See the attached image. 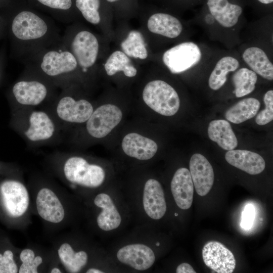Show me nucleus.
I'll return each mask as SVG.
<instances>
[{
  "label": "nucleus",
  "instance_id": "nucleus-1",
  "mask_svg": "<svg viewBox=\"0 0 273 273\" xmlns=\"http://www.w3.org/2000/svg\"><path fill=\"white\" fill-rule=\"evenodd\" d=\"M6 15V34L12 55L24 63L41 49L62 39L55 23L33 10L21 8Z\"/></svg>",
  "mask_w": 273,
  "mask_h": 273
},
{
  "label": "nucleus",
  "instance_id": "nucleus-2",
  "mask_svg": "<svg viewBox=\"0 0 273 273\" xmlns=\"http://www.w3.org/2000/svg\"><path fill=\"white\" fill-rule=\"evenodd\" d=\"M12 124L30 147L58 143L64 130L46 108L14 109Z\"/></svg>",
  "mask_w": 273,
  "mask_h": 273
},
{
  "label": "nucleus",
  "instance_id": "nucleus-3",
  "mask_svg": "<svg viewBox=\"0 0 273 273\" xmlns=\"http://www.w3.org/2000/svg\"><path fill=\"white\" fill-rule=\"evenodd\" d=\"M27 67L49 80L60 89L73 84L79 72L76 59L61 41L32 56L25 62Z\"/></svg>",
  "mask_w": 273,
  "mask_h": 273
},
{
  "label": "nucleus",
  "instance_id": "nucleus-4",
  "mask_svg": "<svg viewBox=\"0 0 273 273\" xmlns=\"http://www.w3.org/2000/svg\"><path fill=\"white\" fill-rule=\"evenodd\" d=\"M58 89L49 80L26 67L10 88L9 96L14 109L44 108L56 98Z\"/></svg>",
  "mask_w": 273,
  "mask_h": 273
},
{
  "label": "nucleus",
  "instance_id": "nucleus-5",
  "mask_svg": "<svg viewBox=\"0 0 273 273\" xmlns=\"http://www.w3.org/2000/svg\"><path fill=\"white\" fill-rule=\"evenodd\" d=\"M50 160L60 177L71 186L93 189L105 180L104 169L83 157L57 152L51 155Z\"/></svg>",
  "mask_w": 273,
  "mask_h": 273
},
{
  "label": "nucleus",
  "instance_id": "nucleus-6",
  "mask_svg": "<svg viewBox=\"0 0 273 273\" xmlns=\"http://www.w3.org/2000/svg\"><path fill=\"white\" fill-rule=\"evenodd\" d=\"M73 84L60 89L55 100L47 107L63 130L69 125L84 123L94 109L84 98L77 99L73 93Z\"/></svg>",
  "mask_w": 273,
  "mask_h": 273
},
{
  "label": "nucleus",
  "instance_id": "nucleus-7",
  "mask_svg": "<svg viewBox=\"0 0 273 273\" xmlns=\"http://www.w3.org/2000/svg\"><path fill=\"white\" fill-rule=\"evenodd\" d=\"M62 41L76 59L79 72L87 74L98 57L100 46L97 37L87 30L71 27L66 29Z\"/></svg>",
  "mask_w": 273,
  "mask_h": 273
},
{
  "label": "nucleus",
  "instance_id": "nucleus-8",
  "mask_svg": "<svg viewBox=\"0 0 273 273\" xmlns=\"http://www.w3.org/2000/svg\"><path fill=\"white\" fill-rule=\"evenodd\" d=\"M209 13L205 16V26L210 30L214 29L216 36L222 39V35L235 34L238 32L242 22L243 8L229 0H207Z\"/></svg>",
  "mask_w": 273,
  "mask_h": 273
},
{
  "label": "nucleus",
  "instance_id": "nucleus-9",
  "mask_svg": "<svg viewBox=\"0 0 273 273\" xmlns=\"http://www.w3.org/2000/svg\"><path fill=\"white\" fill-rule=\"evenodd\" d=\"M210 52L200 44L184 41L166 51L162 61L170 72L179 74L208 63L213 56Z\"/></svg>",
  "mask_w": 273,
  "mask_h": 273
},
{
  "label": "nucleus",
  "instance_id": "nucleus-10",
  "mask_svg": "<svg viewBox=\"0 0 273 273\" xmlns=\"http://www.w3.org/2000/svg\"><path fill=\"white\" fill-rule=\"evenodd\" d=\"M143 99L150 108L164 116L174 115L180 106L177 92L162 80H154L148 83L143 89Z\"/></svg>",
  "mask_w": 273,
  "mask_h": 273
},
{
  "label": "nucleus",
  "instance_id": "nucleus-11",
  "mask_svg": "<svg viewBox=\"0 0 273 273\" xmlns=\"http://www.w3.org/2000/svg\"><path fill=\"white\" fill-rule=\"evenodd\" d=\"M0 197L6 214L11 218H19L27 212L29 195L25 185L17 179H7L0 184Z\"/></svg>",
  "mask_w": 273,
  "mask_h": 273
},
{
  "label": "nucleus",
  "instance_id": "nucleus-12",
  "mask_svg": "<svg viewBox=\"0 0 273 273\" xmlns=\"http://www.w3.org/2000/svg\"><path fill=\"white\" fill-rule=\"evenodd\" d=\"M122 113L117 106L104 104L94 110L85 122L87 134L94 139H102L109 134L121 121Z\"/></svg>",
  "mask_w": 273,
  "mask_h": 273
},
{
  "label": "nucleus",
  "instance_id": "nucleus-13",
  "mask_svg": "<svg viewBox=\"0 0 273 273\" xmlns=\"http://www.w3.org/2000/svg\"><path fill=\"white\" fill-rule=\"evenodd\" d=\"M36 209L45 221L53 224L62 222L65 217V209L61 199L51 186H41L37 192Z\"/></svg>",
  "mask_w": 273,
  "mask_h": 273
},
{
  "label": "nucleus",
  "instance_id": "nucleus-14",
  "mask_svg": "<svg viewBox=\"0 0 273 273\" xmlns=\"http://www.w3.org/2000/svg\"><path fill=\"white\" fill-rule=\"evenodd\" d=\"M202 257L205 265L218 273H232L236 267L233 253L222 244L212 241L202 249Z\"/></svg>",
  "mask_w": 273,
  "mask_h": 273
},
{
  "label": "nucleus",
  "instance_id": "nucleus-15",
  "mask_svg": "<svg viewBox=\"0 0 273 273\" xmlns=\"http://www.w3.org/2000/svg\"><path fill=\"white\" fill-rule=\"evenodd\" d=\"M213 67L209 76L208 84L213 90H218L226 83L228 76L241 66L242 60L239 54L235 52L213 55Z\"/></svg>",
  "mask_w": 273,
  "mask_h": 273
},
{
  "label": "nucleus",
  "instance_id": "nucleus-16",
  "mask_svg": "<svg viewBox=\"0 0 273 273\" xmlns=\"http://www.w3.org/2000/svg\"><path fill=\"white\" fill-rule=\"evenodd\" d=\"M190 172L197 193L206 195L211 189L214 179L212 166L201 154H193L190 160Z\"/></svg>",
  "mask_w": 273,
  "mask_h": 273
},
{
  "label": "nucleus",
  "instance_id": "nucleus-17",
  "mask_svg": "<svg viewBox=\"0 0 273 273\" xmlns=\"http://www.w3.org/2000/svg\"><path fill=\"white\" fill-rule=\"evenodd\" d=\"M118 260L138 270H145L154 264L153 250L143 244H132L121 248L117 253Z\"/></svg>",
  "mask_w": 273,
  "mask_h": 273
},
{
  "label": "nucleus",
  "instance_id": "nucleus-18",
  "mask_svg": "<svg viewBox=\"0 0 273 273\" xmlns=\"http://www.w3.org/2000/svg\"><path fill=\"white\" fill-rule=\"evenodd\" d=\"M243 64L263 78L272 81L273 64L261 47L250 45L245 47L240 55Z\"/></svg>",
  "mask_w": 273,
  "mask_h": 273
},
{
  "label": "nucleus",
  "instance_id": "nucleus-19",
  "mask_svg": "<svg viewBox=\"0 0 273 273\" xmlns=\"http://www.w3.org/2000/svg\"><path fill=\"white\" fill-rule=\"evenodd\" d=\"M143 203L145 211L150 218L158 220L164 215L166 203L162 186L158 180L151 178L146 181Z\"/></svg>",
  "mask_w": 273,
  "mask_h": 273
},
{
  "label": "nucleus",
  "instance_id": "nucleus-20",
  "mask_svg": "<svg viewBox=\"0 0 273 273\" xmlns=\"http://www.w3.org/2000/svg\"><path fill=\"white\" fill-rule=\"evenodd\" d=\"M171 191L177 206L183 210L189 209L193 201L194 185L190 171L178 169L171 181Z\"/></svg>",
  "mask_w": 273,
  "mask_h": 273
},
{
  "label": "nucleus",
  "instance_id": "nucleus-21",
  "mask_svg": "<svg viewBox=\"0 0 273 273\" xmlns=\"http://www.w3.org/2000/svg\"><path fill=\"white\" fill-rule=\"evenodd\" d=\"M121 145L125 154L141 160L152 158L158 149L157 145L153 140L135 132L126 134Z\"/></svg>",
  "mask_w": 273,
  "mask_h": 273
},
{
  "label": "nucleus",
  "instance_id": "nucleus-22",
  "mask_svg": "<svg viewBox=\"0 0 273 273\" xmlns=\"http://www.w3.org/2000/svg\"><path fill=\"white\" fill-rule=\"evenodd\" d=\"M225 159L231 165L251 175L260 173L265 167L262 157L248 150H229L225 153Z\"/></svg>",
  "mask_w": 273,
  "mask_h": 273
},
{
  "label": "nucleus",
  "instance_id": "nucleus-23",
  "mask_svg": "<svg viewBox=\"0 0 273 273\" xmlns=\"http://www.w3.org/2000/svg\"><path fill=\"white\" fill-rule=\"evenodd\" d=\"M147 27L150 32L170 39L177 38L184 30L183 24L177 18L163 13L152 15L148 19Z\"/></svg>",
  "mask_w": 273,
  "mask_h": 273
},
{
  "label": "nucleus",
  "instance_id": "nucleus-24",
  "mask_svg": "<svg viewBox=\"0 0 273 273\" xmlns=\"http://www.w3.org/2000/svg\"><path fill=\"white\" fill-rule=\"evenodd\" d=\"M94 202L102 209L97 218L99 228L105 231L117 229L121 223V218L110 196L106 193L99 194Z\"/></svg>",
  "mask_w": 273,
  "mask_h": 273
},
{
  "label": "nucleus",
  "instance_id": "nucleus-25",
  "mask_svg": "<svg viewBox=\"0 0 273 273\" xmlns=\"http://www.w3.org/2000/svg\"><path fill=\"white\" fill-rule=\"evenodd\" d=\"M209 139L225 150H232L238 145L237 139L230 123L225 120L211 121L208 127Z\"/></svg>",
  "mask_w": 273,
  "mask_h": 273
},
{
  "label": "nucleus",
  "instance_id": "nucleus-26",
  "mask_svg": "<svg viewBox=\"0 0 273 273\" xmlns=\"http://www.w3.org/2000/svg\"><path fill=\"white\" fill-rule=\"evenodd\" d=\"M57 252L60 262L68 272H79L87 263V253L83 250L76 251L68 243L61 244Z\"/></svg>",
  "mask_w": 273,
  "mask_h": 273
},
{
  "label": "nucleus",
  "instance_id": "nucleus-27",
  "mask_svg": "<svg viewBox=\"0 0 273 273\" xmlns=\"http://www.w3.org/2000/svg\"><path fill=\"white\" fill-rule=\"evenodd\" d=\"M260 106L259 100L254 98L242 99L231 107L225 113V118L239 124L254 117Z\"/></svg>",
  "mask_w": 273,
  "mask_h": 273
},
{
  "label": "nucleus",
  "instance_id": "nucleus-28",
  "mask_svg": "<svg viewBox=\"0 0 273 273\" xmlns=\"http://www.w3.org/2000/svg\"><path fill=\"white\" fill-rule=\"evenodd\" d=\"M232 80L234 94L241 98L251 93L255 88L258 75L247 67H240L233 72Z\"/></svg>",
  "mask_w": 273,
  "mask_h": 273
},
{
  "label": "nucleus",
  "instance_id": "nucleus-29",
  "mask_svg": "<svg viewBox=\"0 0 273 273\" xmlns=\"http://www.w3.org/2000/svg\"><path fill=\"white\" fill-rule=\"evenodd\" d=\"M104 69L109 76L122 71L125 76L132 77L137 73V70L132 64L130 59L120 51H115L109 56L104 64Z\"/></svg>",
  "mask_w": 273,
  "mask_h": 273
},
{
  "label": "nucleus",
  "instance_id": "nucleus-30",
  "mask_svg": "<svg viewBox=\"0 0 273 273\" xmlns=\"http://www.w3.org/2000/svg\"><path fill=\"white\" fill-rule=\"evenodd\" d=\"M121 48L128 57L142 60L148 57L144 37L139 31H130L127 37L121 42Z\"/></svg>",
  "mask_w": 273,
  "mask_h": 273
},
{
  "label": "nucleus",
  "instance_id": "nucleus-31",
  "mask_svg": "<svg viewBox=\"0 0 273 273\" xmlns=\"http://www.w3.org/2000/svg\"><path fill=\"white\" fill-rule=\"evenodd\" d=\"M39 7L52 14L64 22L68 12L72 9V0H33Z\"/></svg>",
  "mask_w": 273,
  "mask_h": 273
},
{
  "label": "nucleus",
  "instance_id": "nucleus-32",
  "mask_svg": "<svg viewBox=\"0 0 273 273\" xmlns=\"http://www.w3.org/2000/svg\"><path fill=\"white\" fill-rule=\"evenodd\" d=\"M75 5L87 22L94 25L100 23V0H75Z\"/></svg>",
  "mask_w": 273,
  "mask_h": 273
},
{
  "label": "nucleus",
  "instance_id": "nucleus-33",
  "mask_svg": "<svg viewBox=\"0 0 273 273\" xmlns=\"http://www.w3.org/2000/svg\"><path fill=\"white\" fill-rule=\"evenodd\" d=\"M21 264L18 269L19 273H37L38 267L43 262L42 257L36 255L31 249H23L20 254Z\"/></svg>",
  "mask_w": 273,
  "mask_h": 273
},
{
  "label": "nucleus",
  "instance_id": "nucleus-34",
  "mask_svg": "<svg viewBox=\"0 0 273 273\" xmlns=\"http://www.w3.org/2000/svg\"><path fill=\"white\" fill-rule=\"evenodd\" d=\"M263 101L265 106L255 118L256 123L259 125H265L273 119V90L267 91L264 95Z\"/></svg>",
  "mask_w": 273,
  "mask_h": 273
},
{
  "label": "nucleus",
  "instance_id": "nucleus-35",
  "mask_svg": "<svg viewBox=\"0 0 273 273\" xmlns=\"http://www.w3.org/2000/svg\"><path fill=\"white\" fill-rule=\"evenodd\" d=\"M18 272V266L14 258V254L10 250L0 253V273Z\"/></svg>",
  "mask_w": 273,
  "mask_h": 273
},
{
  "label": "nucleus",
  "instance_id": "nucleus-36",
  "mask_svg": "<svg viewBox=\"0 0 273 273\" xmlns=\"http://www.w3.org/2000/svg\"><path fill=\"white\" fill-rule=\"evenodd\" d=\"M255 216L254 206L251 204L246 205L242 213L241 227L245 230L251 229L253 224Z\"/></svg>",
  "mask_w": 273,
  "mask_h": 273
},
{
  "label": "nucleus",
  "instance_id": "nucleus-37",
  "mask_svg": "<svg viewBox=\"0 0 273 273\" xmlns=\"http://www.w3.org/2000/svg\"><path fill=\"white\" fill-rule=\"evenodd\" d=\"M177 273H196L193 267L188 263H182L176 268Z\"/></svg>",
  "mask_w": 273,
  "mask_h": 273
},
{
  "label": "nucleus",
  "instance_id": "nucleus-38",
  "mask_svg": "<svg viewBox=\"0 0 273 273\" xmlns=\"http://www.w3.org/2000/svg\"><path fill=\"white\" fill-rule=\"evenodd\" d=\"M7 15L0 14V39L6 34Z\"/></svg>",
  "mask_w": 273,
  "mask_h": 273
},
{
  "label": "nucleus",
  "instance_id": "nucleus-39",
  "mask_svg": "<svg viewBox=\"0 0 273 273\" xmlns=\"http://www.w3.org/2000/svg\"><path fill=\"white\" fill-rule=\"evenodd\" d=\"M5 64V56L3 52L0 51V80L2 76L3 68Z\"/></svg>",
  "mask_w": 273,
  "mask_h": 273
},
{
  "label": "nucleus",
  "instance_id": "nucleus-40",
  "mask_svg": "<svg viewBox=\"0 0 273 273\" xmlns=\"http://www.w3.org/2000/svg\"><path fill=\"white\" fill-rule=\"evenodd\" d=\"M87 273H103L104 271L95 268H90L87 270Z\"/></svg>",
  "mask_w": 273,
  "mask_h": 273
},
{
  "label": "nucleus",
  "instance_id": "nucleus-41",
  "mask_svg": "<svg viewBox=\"0 0 273 273\" xmlns=\"http://www.w3.org/2000/svg\"><path fill=\"white\" fill-rule=\"evenodd\" d=\"M259 3L263 5H269L272 3L273 0H257Z\"/></svg>",
  "mask_w": 273,
  "mask_h": 273
},
{
  "label": "nucleus",
  "instance_id": "nucleus-42",
  "mask_svg": "<svg viewBox=\"0 0 273 273\" xmlns=\"http://www.w3.org/2000/svg\"><path fill=\"white\" fill-rule=\"evenodd\" d=\"M51 273H61L62 271L61 270L57 267H53L50 271Z\"/></svg>",
  "mask_w": 273,
  "mask_h": 273
},
{
  "label": "nucleus",
  "instance_id": "nucleus-43",
  "mask_svg": "<svg viewBox=\"0 0 273 273\" xmlns=\"http://www.w3.org/2000/svg\"><path fill=\"white\" fill-rule=\"evenodd\" d=\"M109 2H114L118 0H107Z\"/></svg>",
  "mask_w": 273,
  "mask_h": 273
},
{
  "label": "nucleus",
  "instance_id": "nucleus-44",
  "mask_svg": "<svg viewBox=\"0 0 273 273\" xmlns=\"http://www.w3.org/2000/svg\"><path fill=\"white\" fill-rule=\"evenodd\" d=\"M156 245L159 246V243H157V244H156Z\"/></svg>",
  "mask_w": 273,
  "mask_h": 273
},
{
  "label": "nucleus",
  "instance_id": "nucleus-45",
  "mask_svg": "<svg viewBox=\"0 0 273 273\" xmlns=\"http://www.w3.org/2000/svg\"><path fill=\"white\" fill-rule=\"evenodd\" d=\"M260 220L261 221H262L263 219H262V218H260Z\"/></svg>",
  "mask_w": 273,
  "mask_h": 273
},
{
  "label": "nucleus",
  "instance_id": "nucleus-46",
  "mask_svg": "<svg viewBox=\"0 0 273 273\" xmlns=\"http://www.w3.org/2000/svg\"><path fill=\"white\" fill-rule=\"evenodd\" d=\"M175 216L177 215V213H175Z\"/></svg>",
  "mask_w": 273,
  "mask_h": 273
}]
</instances>
